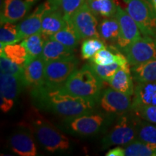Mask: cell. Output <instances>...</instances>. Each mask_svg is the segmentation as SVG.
Returning <instances> with one entry per match:
<instances>
[{
    "instance_id": "1",
    "label": "cell",
    "mask_w": 156,
    "mask_h": 156,
    "mask_svg": "<svg viewBox=\"0 0 156 156\" xmlns=\"http://www.w3.org/2000/svg\"><path fill=\"white\" fill-rule=\"evenodd\" d=\"M30 96L35 108L64 119L97 111V103L75 96L62 87H50L45 84L31 89Z\"/></svg>"
},
{
    "instance_id": "2",
    "label": "cell",
    "mask_w": 156,
    "mask_h": 156,
    "mask_svg": "<svg viewBox=\"0 0 156 156\" xmlns=\"http://www.w3.org/2000/svg\"><path fill=\"white\" fill-rule=\"evenodd\" d=\"M38 109H31L23 122L30 129L36 141L46 151L54 153L67 151L69 148L70 142L59 127H56L50 121L44 118Z\"/></svg>"
},
{
    "instance_id": "3",
    "label": "cell",
    "mask_w": 156,
    "mask_h": 156,
    "mask_svg": "<svg viewBox=\"0 0 156 156\" xmlns=\"http://www.w3.org/2000/svg\"><path fill=\"white\" fill-rule=\"evenodd\" d=\"M116 118L103 111L101 112L95 111L64 119L58 127L72 135L86 137L107 132Z\"/></svg>"
},
{
    "instance_id": "4",
    "label": "cell",
    "mask_w": 156,
    "mask_h": 156,
    "mask_svg": "<svg viewBox=\"0 0 156 156\" xmlns=\"http://www.w3.org/2000/svg\"><path fill=\"white\" fill-rule=\"evenodd\" d=\"M63 87L75 96L98 104L103 90V81L94 73L90 64H85L73 72Z\"/></svg>"
},
{
    "instance_id": "5",
    "label": "cell",
    "mask_w": 156,
    "mask_h": 156,
    "mask_svg": "<svg viewBox=\"0 0 156 156\" xmlns=\"http://www.w3.org/2000/svg\"><path fill=\"white\" fill-rule=\"evenodd\" d=\"M140 119L132 110L117 116L103 138V149L112 146H124L136 140Z\"/></svg>"
},
{
    "instance_id": "6",
    "label": "cell",
    "mask_w": 156,
    "mask_h": 156,
    "mask_svg": "<svg viewBox=\"0 0 156 156\" xmlns=\"http://www.w3.org/2000/svg\"><path fill=\"white\" fill-rule=\"evenodd\" d=\"M115 2L135 21L143 36H156V10L151 0H115Z\"/></svg>"
},
{
    "instance_id": "7",
    "label": "cell",
    "mask_w": 156,
    "mask_h": 156,
    "mask_svg": "<svg viewBox=\"0 0 156 156\" xmlns=\"http://www.w3.org/2000/svg\"><path fill=\"white\" fill-rule=\"evenodd\" d=\"M79 61L75 56L45 62L44 84L50 87H62L77 69Z\"/></svg>"
},
{
    "instance_id": "8",
    "label": "cell",
    "mask_w": 156,
    "mask_h": 156,
    "mask_svg": "<svg viewBox=\"0 0 156 156\" xmlns=\"http://www.w3.org/2000/svg\"><path fill=\"white\" fill-rule=\"evenodd\" d=\"M68 20H69L81 39H101L98 33V17L85 2Z\"/></svg>"
},
{
    "instance_id": "9",
    "label": "cell",
    "mask_w": 156,
    "mask_h": 156,
    "mask_svg": "<svg viewBox=\"0 0 156 156\" xmlns=\"http://www.w3.org/2000/svg\"><path fill=\"white\" fill-rule=\"evenodd\" d=\"M98 104L103 112L117 117L132 110V101L131 96L110 87L103 90Z\"/></svg>"
},
{
    "instance_id": "10",
    "label": "cell",
    "mask_w": 156,
    "mask_h": 156,
    "mask_svg": "<svg viewBox=\"0 0 156 156\" xmlns=\"http://www.w3.org/2000/svg\"><path fill=\"white\" fill-rule=\"evenodd\" d=\"M130 66H135L156 58V43L154 38L141 36L123 50Z\"/></svg>"
},
{
    "instance_id": "11",
    "label": "cell",
    "mask_w": 156,
    "mask_h": 156,
    "mask_svg": "<svg viewBox=\"0 0 156 156\" xmlns=\"http://www.w3.org/2000/svg\"><path fill=\"white\" fill-rule=\"evenodd\" d=\"M36 140L30 129L23 123L12 132L8 143L10 149L17 155L35 156L37 155Z\"/></svg>"
},
{
    "instance_id": "12",
    "label": "cell",
    "mask_w": 156,
    "mask_h": 156,
    "mask_svg": "<svg viewBox=\"0 0 156 156\" xmlns=\"http://www.w3.org/2000/svg\"><path fill=\"white\" fill-rule=\"evenodd\" d=\"M24 87L22 80L8 74H0V108L7 113L14 106Z\"/></svg>"
},
{
    "instance_id": "13",
    "label": "cell",
    "mask_w": 156,
    "mask_h": 156,
    "mask_svg": "<svg viewBox=\"0 0 156 156\" xmlns=\"http://www.w3.org/2000/svg\"><path fill=\"white\" fill-rule=\"evenodd\" d=\"M115 17L119 24V36L116 42V46L123 51L130 44L141 37V31L132 17L119 5H117Z\"/></svg>"
},
{
    "instance_id": "14",
    "label": "cell",
    "mask_w": 156,
    "mask_h": 156,
    "mask_svg": "<svg viewBox=\"0 0 156 156\" xmlns=\"http://www.w3.org/2000/svg\"><path fill=\"white\" fill-rule=\"evenodd\" d=\"M39 0H3L1 6L0 20L2 23L20 20Z\"/></svg>"
},
{
    "instance_id": "15",
    "label": "cell",
    "mask_w": 156,
    "mask_h": 156,
    "mask_svg": "<svg viewBox=\"0 0 156 156\" xmlns=\"http://www.w3.org/2000/svg\"><path fill=\"white\" fill-rule=\"evenodd\" d=\"M52 7H53L51 5L49 1L46 0V2L36 7L30 15H29L19 25H17L21 40L23 41V39L31 35L41 32L43 18L45 13Z\"/></svg>"
},
{
    "instance_id": "16",
    "label": "cell",
    "mask_w": 156,
    "mask_h": 156,
    "mask_svg": "<svg viewBox=\"0 0 156 156\" xmlns=\"http://www.w3.org/2000/svg\"><path fill=\"white\" fill-rule=\"evenodd\" d=\"M45 62L39 56L24 67L22 81L24 87L34 89L44 84Z\"/></svg>"
},
{
    "instance_id": "17",
    "label": "cell",
    "mask_w": 156,
    "mask_h": 156,
    "mask_svg": "<svg viewBox=\"0 0 156 156\" xmlns=\"http://www.w3.org/2000/svg\"><path fill=\"white\" fill-rule=\"evenodd\" d=\"M144 106H156V81L136 83L134 86L132 109Z\"/></svg>"
},
{
    "instance_id": "18",
    "label": "cell",
    "mask_w": 156,
    "mask_h": 156,
    "mask_svg": "<svg viewBox=\"0 0 156 156\" xmlns=\"http://www.w3.org/2000/svg\"><path fill=\"white\" fill-rule=\"evenodd\" d=\"M133 80L131 66L129 64L124 67H121L117 70L114 77L108 82V84L110 87L119 92L132 96L134 92Z\"/></svg>"
},
{
    "instance_id": "19",
    "label": "cell",
    "mask_w": 156,
    "mask_h": 156,
    "mask_svg": "<svg viewBox=\"0 0 156 156\" xmlns=\"http://www.w3.org/2000/svg\"><path fill=\"white\" fill-rule=\"evenodd\" d=\"M67 19L58 9L52 7L45 13L43 18L41 33L46 38H50L65 26Z\"/></svg>"
},
{
    "instance_id": "20",
    "label": "cell",
    "mask_w": 156,
    "mask_h": 156,
    "mask_svg": "<svg viewBox=\"0 0 156 156\" xmlns=\"http://www.w3.org/2000/svg\"><path fill=\"white\" fill-rule=\"evenodd\" d=\"M74 56H75L74 54L73 49H71L61 43L50 38L46 39L45 41L44 49L41 55V57L45 62L64 59Z\"/></svg>"
},
{
    "instance_id": "21",
    "label": "cell",
    "mask_w": 156,
    "mask_h": 156,
    "mask_svg": "<svg viewBox=\"0 0 156 156\" xmlns=\"http://www.w3.org/2000/svg\"><path fill=\"white\" fill-rule=\"evenodd\" d=\"M131 72L136 83H144L156 81V58L132 66Z\"/></svg>"
},
{
    "instance_id": "22",
    "label": "cell",
    "mask_w": 156,
    "mask_h": 156,
    "mask_svg": "<svg viewBox=\"0 0 156 156\" xmlns=\"http://www.w3.org/2000/svg\"><path fill=\"white\" fill-rule=\"evenodd\" d=\"M100 38L105 43L116 44L119 36V24L116 17L103 18L98 24Z\"/></svg>"
},
{
    "instance_id": "23",
    "label": "cell",
    "mask_w": 156,
    "mask_h": 156,
    "mask_svg": "<svg viewBox=\"0 0 156 156\" xmlns=\"http://www.w3.org/2000/svg\"><path fill=\"white\" fill-rule=\"evenodd\" d=\"M1 56H5L11 61L16 63L21 67L25 66L31 62L28 52L22 44H13L5 46L0 48Z\"/></svg>"
},
{
    "instance_id": "24",
    "label": "cell",
    "mask_w": 156,
    "mask_h": 156,
    "mask_svg": "<svg viewBox=\"0 0 156 156\" xmlns=\"http://www.w3.org/2000/svg\"><path fill=\"white\" fill-rule=\"evenodd\" d=\"M50 38L61 43L67 47L73 50L77 47L81 40L69 20H67L65 26L53 36H51Z\"/></svg>"
},
{
    "instance_id": "25",
    "label": "cell",
    "mask_w": 156,
    "mask_h": 156,
    "mask_svg": "<svg viewBox=\"0 0 156 156\" xmlns=\"http://www.w3.org/2000/svg\"><path fill=\"white\" fill-rule=\"evenodd\" d=\"M85 2L97 17L108 18L116 16L117 5L115 0H85Z\"/></svg>"
},
{
    "instance_id": "26",
    "label": "cell",
    "mask_w": 156,
    "mask_h": 156,
    "mask_svg": "<svg viewBox=\"0 0 156 156\" xmlns=\"http://www.w3.org/2000/svg\"><path fill=\"white\" fill-rule=\"evenodd\" d=\"M46 39L47 38L41 33L39 32L31 35L22 41L21 44L26 49L31 61L41 55Z\"/></svg>"
},
{
    "instance_id": "27",
    "label": "cell",
    "mask_w": 156,
    "mask_h": 156,
    "mask_svg": "<svg viewBox=\"0 0 156 156\" xmlns=\"http://www.w3.org/2000/svg\"><path fill=\"white\" fill-rule=\"evenodd\" d=\"M126 156H155L156 147L135 140L123 146Z\"/></svg>"
},
{
    "instance_id": "28",
    "label": "cell",
    "mask_w": 156,
    "mask_h": 156,
    "mask_svg": "<svg viewBox=\"0 0 156 156\" xmlns=\"http://www.w3.org/2000/svg\"><path fill=\"white\" fill-rule=\"evenodd\" d=\"M18 25L12 23H5L1 24L0 28V48L9 44H17L20 41Z\"/></svg>"
},
{
    "instance_id": "29",
    "label": "cell",
    "mask_w": 156,
    "mask_h": 156,
    "mask_svg": "<svg viewBox=\"0 0 156 156\" xmlns=\"http://www.w3.org/2000/svg\"><path fill=\"white\" fill-rule=\"evenodd\" d=\"M136 140L156 147V124L140 119Z\"/></svg>"
},
{
    "instance_id": "30",
    "label": "cell",
    "mask_w": 156,
    "mask_h": 156,
    "mask_svg": "<svg viewBox=\"0 0 156 156\" xmlns=\"http://www.w3.org/2000/svg\"><path fill=\"white\" fill-rule=\"evenodd\" d=\"M48 1L52 7L61 11L65 19L68 20L85 3V0H48Z\"/></svg>"
},
{
    "instance_id": "31",
    "label": "cell",
    "mask_w": 156,
    "mask_h": 156,
    "mask_svg": "<svg viewBox=\"0 0 156 156\" xmlns=\"http://www.w3.org/2000/svg\"><path fill=\"white\" fill-rule=\"evenodd\" d=\"M105 42L99 38L85 39L81 46V56L83 59L90 60L98 51L106 48Z\"/></svg>"
},
{
    "instance_id": "32",
    "label": "cell",
    "mask_w": 156,
    "mask_h": 156,
    "mask_svg": "<svg viewBox=\"0 0 156 156\" xmlns=\"http://www.w3.org/2000/svg\"><path fill=\"white\" fill-rule=\"evenodd\" d=\"M89 64L94 73L103 82H108V83L114 77L117 70L121 67L120 64L117 62L108 64V65H98V64H93L92 62H90V64Z\"/></svg>"
},
{
    "instance_id": "33",
    "label": "cell",
    "mask_w": 156,
    "mask_h": 156,
    "mask_svg": "<svg viewBox=\"0 0 156 156\" xmlns=\"http://www.w3.org/2000/svg\"><path fill=\"white\" fill-rule=\"evenodd\" d=\"M0 69L2 73L15 76L22 80L24 67L11 61L9 58L5 56H1L0 58Z\"/></svg>"
},
{
    "instance_id": "34",
    "label": "cell",
    "mask_w": 156,
    "mask_h": 156,
    "mask_svg": "<svg viewBox=\"0 0 156 156\" xmlns=\"http://www.w3.org/2000/svg\"><path fill=\"white\" fill-rule=\"evenodd\" d=\"M132 111L139 118L156 124V106H139Z\"/></svg>"
},
{
    "instance_id": "35",
    "label": "cell",
    "mask_w": 156,
    "mask_h": 156,
    "mask_svg": "<svg viewBox=\"0 0 156 156\" xmlns=\"http://www.w3.org/2000/svg\"><path fill=\"white\" fill-rule=\"evenodd\" d=\"M106 155V156H124L125 155L124 148L123 146L118 145L107 152Z\"/></svg>"
},
{
    "instance_id": "36",
    "label": "cell",
    "mask_w": 156,
    "mask_h": 156,
    "mask_svg": "<svg viewBox=\"0 0 156 156\" xmlns=\"http://www.w3.org/2000/svg\"><path fill=\"white\" fill-rule=\"evenodd\" d=\"M151 2H152V4H153V7H155V9L156 10V0H151Z\"/></svg>"
},
{
    "instance_id": "37",
    "label": "cell",
    "mask_w": 156,
    "mask_h": 156,
    "mask_svg": "<svg viewBox=\"0 0 156 156\" xmlns=\"http://www.w3.org/2000/svg\"><path fill=\"white\" fill-rule=\"evenodd\" d=\"M154 39H155V43H156V36H155V37H154Z\"/></svg>"
},
{
    "instance_id": "38",
    "label": "cell",
    "mask_w": 156,
    "mask_h": 156,
    "mask_svg": "<svg viewBox=\"0 0 156 156\" xmlns=\"http://www.w3.org/2000/svg\"><path fill=\"white\" fill-rule=\"evenodd\" d=\"M155 156H156V153H155Z\"/></svg>"
}]
</instances>
